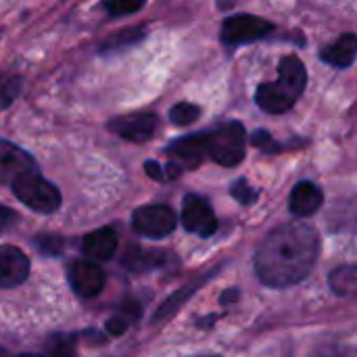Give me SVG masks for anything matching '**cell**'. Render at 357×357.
I'll return each mask as SVG.
<instances>
[{
    "mask_svg": "<svg viewBox=\"0 0 357 357\" xmlns=\"http://www.w3.org/2000/svg\"><path fill=\"white\" fill-rule=\"evenodd\" d=\"M320 251L318 232L301 222L272 230L255 253V272L266 287H293L314 268Z\"/></svg>",
    "mask_w": 357,
    "mask_h": 357,
    "instance_id": "1",
    "label": "cell"
},
{
    "mask_svg": "<svg viewBox=\"0 0 357 357\" xmlns=\"http://www.w3.org/2000/svg\"><path fill=\"white\" fill-rule=\"evenodd\" d=\"M307 84V73L297 56H284L278 67V79L261 84L255 92V102L266 113H284L303 94Z\"/></svg>",
    "mask_w": 357,
    "mask_h": 357,
    "instance_id": "2",
    "label": "cell"
},
{
    "mask_svg": "<svg viewBox=\"0 0 357 357\" xmlns=\"http://www.w3.org/2000/svg\"><path fill=\"white\" fill-rule=\"evenodd\" d=\"M245 128L238 121H228L207 134V155L224 167H234L245 159Z\"/></svg>",
    "mask_w": 357,
    "mask_h": 357,
    "instance_id": "3",
    "label": "cell"
},
{
    "mask_svg": "<svg viewBox=\"0 0 357 357\" xmlns=\"http://www.w3.org/2000/svg\"><path fill=\"white\" fill-rule=\"evenodd\" d=\"M10 188H13L15 197L25 207H29L31 211L52 213L61 205V192H59V188L54 184H50L48 180H44L40 176V172H33V174L23 176Z\"/></svg>",
    "mask_w": 357,
    "mask_h": 357,
    "instance_id": "4",
    "label": "cell"
},
{
    "mask_svg": "<svg viewBox=\"0 0 357 357\" xmlns=\"http://www.w3.org/2000/svg\"><path fill=\"white\" fill-rule=\"evenodd\" d=\"M178 220L176 213L165 205H146L134 211L132 228L144 238H165L174 232Z\"/></svg>",
    "mask_w": 357,
    "mask_h": 357,
    "instance_id": "5",
    "label": "cell"
},
{
    "mask_svg": "<svg viewBox=\"0 0 357 357\" xmlns=\"http://www.w3.org/2000/svg\"><path fill=\"white\" fill-rule=\"evenodd\" d=\"M272 29H274V25L261 17L236 15V17H228L222 23V42H226L228 46L249 44V42L266 38Z\"/></svg>",
    "mask_w": 357,
    "mask_h": 357,
    "instance_id": "6",
    "label": "cell"
},
{
    "mask_svg": "<svg viewBox=\"0 0 357 357\" xmlns=\"http://www.w3.org/2000/svg\"><path fill=\"white\" fill-rule=\"evenodd\" d=\"M33 172H38V167L31 155L8 140H0V184L13 186L17 180Z\"/></svg>",
    "mask_w": 357,
    "mask_h": 357,
    "instance_id": "7",
    "label": "cell"
},
{
    "mask_svg": "<svg viewBox=\"0 0 357 357\" xmlns=\"http://www.w3.org/2000/svg\"><path fill=\"white\" fill-rule=\"evenodd\" d=\"M182 224L188 232L199 234V236H211L218 230V218L211 205L197 195H188L184 199Z\"/></svg>",
    "mask_w": 357,
    "mask_h": 357,
    "instance_id": "8",
    "label": "cell"
},
{
    "mask_svg": "<svg viewBox=\"0 0 357 357\" xmlns=\"http://www.w3.org/2000/svg\"><path fill=\"white\" fill-rule=\"evenodd\" d=\"M67 278L73 293L84 299H92L105 289V272L92 261H73Z\"/></svg>",
    "mask_w": 357,
    "mask_h": 357,
    "instance_id": "9",
    "label": "cell"
},
{
    "mask_svg": "<svg viewBox=\"0 0 357 357\" xmlns=\"http://www.w3.org/2000/svg\"><path fill=\"white\" fill-rule=\"evenodd\" d=\"M29 259L27 255L10 245L0 247V289H13L27 280Z\"/></svg>",
    "mask_w": 357,
    "mask_h": 357,
    "instance_id": "10",
    "label": "cell"
},
{
    "mask_svg": "<svg viewBox=\"0 0 357 357\" xmlns=\"http://www.w3.org/2000/svg\"><path fill=\"white\" fill-rule=\"evenodd\" d=\"M109 130L130 142H146L157 130V117L151 113L117 117L109 123Z\"/></svg>",
    "mask_w": 357,
    "mask_h": 357,
    "instance_id": "11",
    "label": "cell"
},
{
    "mask_svg": "<svg viewBox=\"0 0 357 357\" xmlns=\"http://www.w3.org/2000/svg\"><path fill=\"white\" fill-rule=\"evenodd\" d=\"M169 155L178 161L176 165L182 169H195L197 165L203 163V159L207 157V134H195V136H186L176 140L174 144H169Z\"/></svg>",
    "mask_w": 357,
    "mask_h": 357,
    "instance_id": "12",
    "label": "cell"
},
{
    "mask_svg": "<svg viewBox=\"0 0 357 357\" xmlns=\"http://www.w3.org/2000/svg\"><path fill=\"white\" fill-rule=\"evenodd\" d=\"M322 201H324V195L316 184L299 182L289 197V211L295 218H307V215H314L322 207Z\"/></svg>",
    "mask_w": 357,
    "mask_h": 357,
    "instance_id": "13",
    "label": "cell"
},
{
    "mask_svg": "<svg viewBox=\"0 0 357 357\" xmlns=\"http://www.w3.org/2000/svg\"><path fill=\"white\" fill-rule=\"evenodd\" d=\"M117 251V234L113 228H98L84 238V253L92 259H111Z\"/></svg>",
    "mask_w": 357,
    "mask_h": 357,
    "instance_id": "14",
    "label": "cell"
},
{
    "mask_svg": "<svg viewBox=\"0 0 357 357\" xmlns=\"http://www.w3.org/2000/svg\"><path fill=\"white\" fill-rule=\"evenodd\" d=\"M322 61L335 67H349L357 59V36L356 33H343L339 40L322 48Z\"/></svg>",
    "mask_w": 357,
    "mask_h": 357,
    "instance_id": "15",
    "label": "cell"
},
{
    "mask_svg": "<svg viewBox=\"0 0 357 357\" xmlns=\"http://www.w3.org/2000/svg\"><path fill=\"white\" fill-rule=\"evenodd\" d=\"M169 261V255L163 251H146V249H138V247H130L123 264L130 270H151V268H161Z\"/></svg>",
    "mask_w": 357,
    "mask_h": 357,
    "instance_id": "16",
    "label": "cell"
},
{
    "mask_svg": "<svg viewBox=\"0 0 357 357\" xmlns=\"http://www.w3.org/2000/svg\"><path fill=\"white\" fill-rule=\"evenodd\" d=\"M328 282L335 295L354 297L357 295V266H341L333 270L328 276Z\"/></svg>",
    "mask_w": 357,
    "mask_h": 357,
    "instance_id": "17",
    "label": "cell"
},
{
    "mask_svg": "<svg viewBox=\"0 0 357 357\" xmlns=\"http://www.w3.org/2000/svg\"><path fill=\"white\" fill-rule=\"evenodd\" d=\"M144 33H142V27H134V29H123L115 36H111L102 46L100 50L107 52V50H115V48H121V46H128V44H134L138 40H142Z\"/></svg>",
    "mask_w": 357,
    "mask_h": 357,
    "instance_id": "18",
    "label": "cell"
},
{
    "mask_svg": "<svg viewBox=\"0 0 357 357\" xmlns=\"http://www.w3.org/2000/svg\"><path fill=\"white\" fill-rule=\"evenodd\" d=\"M199 287H201V282H192V287H186L184 291H180V293H176L174 297H169V299L165 301V305H163V307H161V310L155 314V322H159V320H165L167 316H172V314H174V312H176V310H178L182 303H184V299H186L188 295H192V293H195Z\"/></svg>",
    "mask_w": 357,
    "mask_h": 357,
    "instance_id": "19",
    "label": "cell"
},
{
    "mask_svg": "<svg viewBox=\"0 0 357 357\" xmlns=\"http://www.w3.org/2000/svg\"><path fill=\"white\" fill-rule=\"evenodd\" d=\"M199 115H201V109L197 105H190V102H178L169 111V117L176 126H190L192 121H197Z\"/></svg>",
    "mask_w": 357,
    "mask_h": 357,
    "instance_id": "20",
    "label": "cell"
},
{
    "mask_svg": "<svg viewBox=\"0 0 357 357\" xmlns=\"http://www.w3.org/2000/svg\"><path fill=\"white\" fill-rule=\"evenodd\" d=\"M33 245L42 255H48V257H59L65 249V241L56 234H42L33 241Z\"/></svg>",
    "mask_w": 357,
    "mask_h": 357,
    "instance_id": "21",
    "label": "cell"
},
{
    "mask_svg": "<svg viewBox=\"0 0 357 357\" xmlns=\"http://www.w3.org/2000/svg\"><path fill=\"white\" fill-rule=\"evenodd\" d=\"M19 90H21V77L17 75L0 77V111H4L17 98Z\"/></svg>",
    "mask_w": 357,
    "mask_h": 357,
    "instance_id": "22",
    "label": "cell"
},
{
    "mask_svg": "<svg viewBox=\"0 0 357 357\" xmlns=\"http://www.w3.org/2000/svg\"><path fill=\"white\" fill-rule=\"evenodd\" d=\"M50 357H75V339L73 337H52L48 341Z\"/></svg>",
    "mask_w": 357,
    "mask_h": 357,
    "instance_id": "23",
    "label": "cell"
},
{
    "mask_svg": "<svg viewBox=\"0 0 357 357\" xmlns=\"http://www.w3.org/2000/svg\"><path fill=\"white\" fill-rule=\"evenodd\" d=\"M232 197L238 201V203H245V205H249V203H253L255 199H257V190L255 188H251L249 184H247V180H236L234 184H232Z\"/></svg>",
    "mask_w": 357,
    "mask_h": 357,
    "instance_id": "24",
    "label": "cell"
},
{
    "mask_svg": "<svg viewBox=\"0 0 357 357\" xmlns=\"http://www.w3.org/2000/svg\"><path fill=\"white\" fill-rule=\"evenodd\" d=\"M102 8L109 10L111 15L119 17V15H128V13H136L142 8V2H123V0H113V2H102Z\"/></svg>",
    "mask_w": 357,
    "mask_h": 357,
    "instance_id": "25",
    "label": "cell"
},
{
    "mask_svg": "<svg viewBox=\"0 0 357 357\" xmlns=\"http://www.w3.org/2000/svg\"><path fill=\"white\" fill-rule=\"evenodd\" d=\"M312 357H357V349L347 345H326L320 347Z\"/></svg>",
    "mask_w": 357,
    "mask_h": 357,
    "instance_id": "26",
    "label": "cell"
},
{
    "mask_svg": "<svg viewBox=\"0 0 357 357\" xmlns=\"http://www.w3.org/2000/svg\"><path fill=\"white\" fill-rule=\"evenodd\" d=\"M132 322L128 320V318H123V316H113L109 322H107V333L111 335V337H121L126 331H128V326H130Z\"/></svg>",
    "mask_w": 357,
    "mask_h": 357,
    "instance_id": "27",
    "label": "cell"
},
{
    "mask_svg": "<svg viewBox=\"0 0 357 357\" xmlns=\"http://www.w3.org/2000/svg\"><path fill=\"white\" fill-rule=\"evenodd\" d=\"M19 222V215H17V211H13L10 207H4V205H0V232H6V230H10L15 224Z\"/></svg>",
    "mask_w": 357,
    "mask_h": 357,
    "instance_id": "28",
    "label": "cell"
},
{
    "mask_svg": "<svg viewBox=\"0 0 357 357\" xmlns=\"http://www.w3.org/2000/svg\"><path fill=\"white\" fill-rule=\"evenodd\" d=\"M140 314H142L140 305H138L136 301H132V299L123 301V305H121V310H119V316L128 318L130 322H136V320L140 318Z\"/></svg>",
    "mask_w": 357,
    "mask_h": 357,
    "instance_id": "29",
    "label": "cell"
},
{
    "mask_svg": "<svg viewBox=\"0 0 357 357\" xmlns=\"http://www.w3.org/2000/svg\"><path fill=\"white\" fill-rule=\"evenodd\" d=\"M144 167H146V174H149L151 178H155V180H163V178H165V174H163V169H161V165H159V163H155V161H146V163H144Z\"/></svg>",
    "mask_w": 357,
    "mask_h": 357,
    "instance_id": "30",
    "label": "cell"
},
{
    "mask_svg": "<svg viewBox=\"0 0 357 357\" xmlns=\"http://www.w3.org/2000/svg\"><path fill=\"white\" fill-rule=\"evenodd\" d=\"M236 297V291H228L226 295H222V303L226 301V303H230V299H234Z\"/></svg>",
    "mask_w": 357,
    "mask_h": 357,
    "instance_id": "31",
    "label": "cell"
},
{
    "mask_svg": "<svg viewBox=\"0 0 357 357\" xmlns=\"http://www.w3.org/2000/svg\"><path fill=\"white\" fill-rule=\"evenodd\" d=\"M0 357H13V356H10V354H8L6 349H2V347H0Z\"/></svg>",
    "mask_w": 357,
    "mask_h": 357,
    "instance_id": "32",
    "label": "cell"
}]
</instances>
